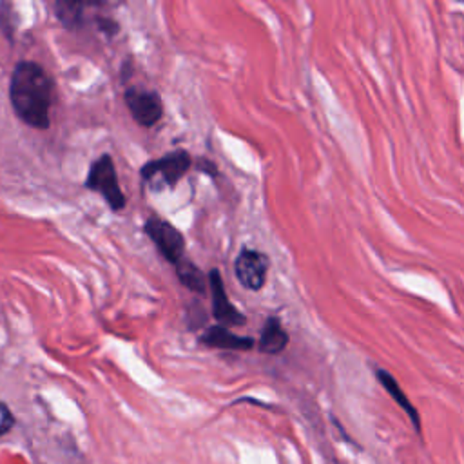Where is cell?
Listing matches in <instances>:
<instances>
[{
    "mask_svg": "<svg viewBox=\"0 0 464 464\" xmlns=\"http://www.w3.org/2000/svg\"><path fill=\"white\" fill-rule=\"evenodd\" d=\"M53 91V80L40 63L29 60L16 63L11 74L9 100L24 123L40 130L51 125Z\"/></svg>",
    "mask_w": 464,
    "mask_h": 464,
    "instance_id": "6da1fadb",
    "label": "cell"
},
{
    "mask_svg": "<svg viewBox=\"0 0 464 464\" xmlns=\"http://www.w3.org/2000/svg\"><path fill=\"white\" fill-rule=\"evenodd\" d=\"M190 165H192V158L185 149L170 150L160 158L147 161L140 169L141 183L152 192L174 188L185 178Z\"/></svg>",
    "mask_w": 464,
    "mask_h": 464,
    "instance_id": "7a4b0ae2",
    "label": "cell"
},
{
    "mask_svg": "<svg viewBox=\"0 0 464 464\" xmlns=\"http://www.w3.org/2000/svg\"><path fill=\"white\" fill-rule=\"evenodd\" d=\"M83 185L87 190L100 194L111 210L118 212L125 208L127 198L120 187L116 167L111 154H102L91 163Z\"/></svg>",
    "mask_w": 464,
    "mask_h": 464,
    "instance_id": "3957f363",
    "label": "cell"
},
{
    "mask_svg": "<svg viewBox=\"0 0 464 464\" xmlns=\"http://www.w3.org/2000/svg\"><path fill=\"white\" fill-rule=\"evenodd\" d=\"M143 232L172 266L185 256V237L170 221L160 216H150L143 223Z\"/></svg>",
    "mask_w": 464,
    "mask_h": 464,
    "instance_id": "277c9868",
    "label": "cell"
},
{
    "mask_svg": "<svg viewBox=\"0 0 464 464\" xmlns=\"http://www.w3.org/2000/svg\"><path fill=\"white\" fill-rule=\"evenodd\" d=\"M125 105L132 116V120L145 129L154 127L161 116H163V102L160 92L140 87V85H129L123 92Z\"/></svg>",
    "mask_w": 464,
    "mask_h": 464,
    "instance_id": "5b68a950",
    "label": "cell"
},
{
    "mask_svg": "<svg viewBox=\"0 0 464 464\" xmlns=\"http://www.w3.org/2000/svg\"><path fill=\"white\" fill-rule=\"evenodd\" d=\"M268 256L254 250V248H241L234 261V272L236 279L252 292H259L265 283H266V274H268Z\"/></svg>",
    "mask_w": 464,
    "mask_h": 464,
    "instance_id": "8992f818",
    "label": "cell"
},
{
    "mask_svg": "<svg viewBox=\"0 0 464 464\" xmlns=\"http://www.w3.org/2000/svg\"><path fill=\"white\" fill-rule=\"evenodd\" d=\"M208 290L212 299V315L218 321V324L228 328V326H243L246 323V317L228 301L225 283L218 268H212L208 272Z\"/></svg>",
    "mask_w": 464,
    "mask_h": 464,
    "instance_id": "52a82bcc",
    "label": "cell"
},
{
    "mask_svg": "<svg viewBox=\"0 0 464 464\" xmlns=\"http://www.w3.org/2000/svg\"><path fill=\"white\" fill-rule=\"evenodd\" d=\"M199 344H205L208 348H216V350H228V352H248L254 348V339L252 337H245V335H237L232 334L228 328L221 326V324H214L208 326L199 337H198Z\"/></svg>",
    "mask_w": 464,
    "mask_h": 464,
    "instance_id": "ba28073f",
    "label": "cell"
},
{
    "mask_svg": "<svg viewBox=\"0 0 464 464\" xmlns=\"http://www.w3.org/2000/svg\"><path fill=\"white\" fill-rule=\"evenodd\" d=\"M288 341H290V337H288L286 330L283 328L279 317L270 315L259 332L257 350L266 355H276V353H281L288 346Z\"/></svg>",
    "mask_w": 464,
    "mask_h": 464,
    "instance_id": "9c48e42d",
    "label": "cell"
},
{
    "mask_svg": "<svg viewBox=\"0 0 464 464\" xmlns=\"http://www.w3.org/2000/svg\"><path fill=\"white\" fill-rule=\"evenodd\" d=\"M375 377H377V381L381 382V386L388 392V395L406 411V415L410 417V420H411V424H413L415 433L420 435V415H419L417 408L411 404V401L408 399V395L402 392V388H401V384L397 382V379H395L390 372H386V370H382V368H375Z\"/></svg>",
    "mask_w": 464,
    "mask_h": 464,
    "instance_id": "30bf717a",
    "label": "cell"
},
{
    "mask_svg": "<svg viewBox=\"0 0 464 464\" xmlns=\"http://www.w3.org/2000/svg\"><path fill=\"white\" fill-rule=\"evenodd\" d=\"M174 270H176V277L178 281L190 292L194 294H199V295H205L207 292V279H205V274L201 272V268L187 259L185 256L174 265Z\"/></svg>",
    "mask_w": 464,
    "mask_h": 464,
    "instance_id": "8fae6325",
    "label": "cell"
},
{
    "mask_svg": "<svg viewBox=\"0 0 464 464\" xmlns=\"http://www.w3.org/2000/svg\"><path fill=\"white\" fill-rule=\"evenodd\" d=\"M87 4L82 2H56L54 4V13L56 18L67 27V29H76L83 22V9Z\"/></svg>",
    "mask_w": 464,
    "mask_h": 464,
    "instance_id": "7c38bea8",
    "label": "cell"
},
{
    "mask_svg": "<svg viewBox=\"0 0 464 464\" xmlns=\"http://www.w3.org/2000/svg\"><path fill=\"white\" fill-rule=\"evenodd\" d=\"M96 25H98V31H102L107 36H114L120 31V24L109 16H98Z\"/></svg>",
    "mask_w": 464,
    "mask_h": 464,
    "instance_id": "4fadbf2b",
    "label": "cell"
},
{
    "mask_svg": "<svg viewBox=\"0 0 464 464\" xmlns=\"http://www.w3.org/2000/svg\"><path fill=\"white\" fill-rule=\"evenodd\" d=\"M13 420H14V419H13L11 410H9L4 402H0V437L11 430Z\"/></svg>",
    "mask_w": 464,
    "mask_h": 464,
    "instance_id": "5bb4252c",
    "label": "cell"
}]
</instances>
